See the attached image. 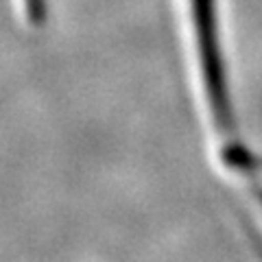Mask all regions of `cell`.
Returning <instances> with one entry per match:
<instances>
[{
    "label": "cell",
    "instance_id": "6da1fadb",
    "mask_svg": "<svg viewBox=\"0 0 262 262\" xmlns=\"http://www.w3.org/2000/svg\"><path fill=\"white\" fill-rule=\"evenodd\" d=\"M194 57V81L201 107L216 144V158L234 184L249 179L258 155L241 140L236 125L232 85L221 39L219 0H188Z\"/></svg>",
    "mask_w": 262,
    "mask_h": 262
},
{
    "label": "cell",
    "instance_id": "7a4b0ae2",
    "mask_svg": "<svg viewBox=\"0 0 262 262\" xmlns=\"http://www.w3.org/2000/svg\"><path fill=\"white\" fill-rule=\"evenodd\" d=\"M22 11L27 15L29 24L39 27L46 20V0H22Z\"/></svg>",
    "mask_w": 262,
    "mask_h": 262
}]
</instances>
